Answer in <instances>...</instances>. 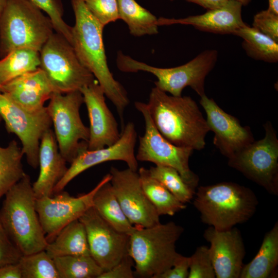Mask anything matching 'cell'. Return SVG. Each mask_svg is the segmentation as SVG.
<instances>
[{"label": "cell", "instance_id": "obj_1", "mask_svg": "<svg viewBox=\"0 0 278 278\" xmlns=\"http://www.w3.org/2000/svg\"><path fill=\"white\" fill-rule=\"evenodd\" d=\"M75 23L72 27V45L82 64L93 75L105 96L115 107L121 128L129 103L127 92L115 79L108 67L103 41V27L86 8L83 0H71Z\"/></svg>", "mask_w": 278, "mask_h": 278}, {"label": "cell", "instance_id": "obj_2", "mask_svg": "<svg viewBox=\"0 0 278 278\" xmlns=\"http://www.w3.org/2000/svg\"><path fill=\"white\" fill-rule=\"evenodd\" d=\"M153 123L172 144L200 150L210 129L196 101L190 96L168 95L153 88L147 103Z\"/></svg>", "mask_w": 278, "mask_h": 278}, {"label": "cell", "instance_id": "obj_3", "mask_svg": "<svg viewBox=\"0 0 278 278\" xmlns=\"http://www.w3.org/2000/svg\"><path fill=\"white\" fill-rule=\"evenodd\" d=\"M0 222L23 255L44 250L48 244L36 208L30 176L24 177L4 196Z\"/></svg>", "mask_w": 278, "mask_h": 278}, {"label": "cell", "instance_id": "obj_4", "mask_svg": "<svg viewBox=\"0 0 278 278\" xmlns=\"http://www.w3.org/2000/svg\"><path fill=\"white\" fill-rule=\"evenodd\" d=\"M194 196L193 205L201 221L220 231L248 221L258 204L251 189L231 182L200 186Z\"/></svg>", "mask_w": 278, "mask_h": 278}, {"label": "cell", "instance_id": "obj_5", "mask_svg": "<svg viewBox=\"0 0 278 278\" xmlns=\"http://www.w3.org/2000/svg\"><path fill=\"white\" fill-rule=\"evenodd\" d=\"M184 231L173 221L147 228L135 227L129 235L128 254L134 262V275L159 278L179 255L176 243Z\"/></svg>", "mask_w": 278, "mask_h": 278}, {"label": "cell", "instance_id": "obj_6", "mask_svg": "<svg viewBox=\"0 0 278 278\" xmlns=\"http://www.w3.org/2000/svg\"><path fill=\"white\" fill-rule=\"evenodd\" d=\"M50 18L28 0H8L0 17V58L20 48L40 51L54 33Z\"/></svg>", "mask_w": 278, "mask_h": 278}, {"label": "cell", "instance_id": "obj_7", "mask_svg": "<svg viewBox=\"0 0 278 278\" xmlns=\"http://www.w3.org/2000/svg\"><path fill=\"white\" fill-rule=\"evenodd\" d=\"M218 56L217 50H205L182 65L160 68L137 61L119 51L116 65L118 70L123 72L144 71L153 74L157 78L154 82L155 86L172 96H182L183 89L190 86L201 97L205 94V79L214 68Z\"/></svg>", "mask_w": 278, "mask_h": 278}, {"label": "cell", "instance_id": "obj_8", "mask_svg": "<svg viewBox=\"0 0 278 278\" xmlns=\"http://www.w3.org/2000/svg\"><path fill=\"white\" fill-rule=\"evenodd\" d=\"M40 59L39 67L45 73L55 92L80 91L96 80L81 62L72 45L56 32L42 46Z\"/></svg>", "mask_w": 278, "mask_h": 278}, {"label": "cell", "instance_id": "obj_9", "mask_svg": "<svg viewBox=\"0 0 278 278\" xmlns=\"http://www.w3.org/2000/svg\"><path fill=\"white\" fill-rule=\"evenodd\" d=\"M49 101L46 108L59 151L71 163L81 149L88 148L89 128L84 125L80 115L84 103L82 94L80 91L56 92Z\"/></svg>", "mask_w": 278, "mask_h": 278}, {"label": "cell", "instance_id": "obj_10", "mask_svg": "<svg viewBox=\"0 0 278 278\" xmlns=\"http://www.w3.org/2000/svg\"><path fill=\"white\" fill-rule=\"evenodd\" d=\"M265 137L254 141L228 159V165L271 194H278V140L271 123Z\"/></svg>", "mask_w": 278, "mask_h": 278}, {"label": "cell", "instance_id": "obj_11", "mask_svg": "<svg viewBox=\"0 0 278 278\" xmlns=\"http://www.w3.org/2000/svg\"><path fill=\"white\" fill-rule=\"evenodd\" d=\"M134 107L143 115L145 124V133L139 137V145L135 155L137 161L172 167L195 190L198 185L199 178L189 166V158L194 150L176 146L164 137L154 126L147 103L135 101Z\"/></svg>", "mask_w": 278, "mask_h": 278}, {"label": "cell", "instance_id": "obj_12", "mask_svg": "<svg viewBox=\"0 0 278 278\" xmlns=\"http://www.w3.org/2000/svg\"><path fill=\"white\" fill-rule=\"evenodd\" d=\"M0 115L7 131L20 139L28 164L37 168L41 138L52 125L46 107L37 111H29L0 92Z\"/></svg>", "mask_w": 278, "mask_h": 278}, {"label": "cell", "instance_id": "obj_13", "mask_svg": "<svg viewBox=\"0 0 278 278\" xmlns=\"http://www.w3.org/2000/svg\"><path fill=\"white\" fill-rule=\"evenodd\" d=\"M111 178L110 173L107 174L90 192L77 197L71 196L62 190L51 196L36 199V211L48 242L63 228L79 219L93 206L95 194Z\"/></svg>", "mask_w": 278, "mask_h": 278}, {"label": "cell", "instance_id": "obj_14", "mask_svg": "<svg viewBox=\"0 0 278 278\" xmlns=\"http://www.w3.org/2000/svg\"><path fill=\"white\" fill-rule=\"evenodd\" d=\"M136 140L135 125L129 122L123 128L119 140L113 144L94 150H89L87 147L81 149L70 163L65 175L55 186L54 194L62 191L73 179L84 171L106 162L124 161L128 168L137 171L138 163L134 152Z\"/></svg>", "mask_w": 278, "mask_h": 278}, {"label": "cell", "instance_id": "obj_15", "mask_svg": "<svg viewBox=\"0 0 278 278\" xmlns=\"http://www.w3.org/2000/svg\"><path fill=\"white\" fill-rule=\"evenodd\" d=\"M114 193L126 216L135 227L147 228L160 222V215L146 196L137 171L128 168L110 170Z\"/></svg>", "mask_w": 278, "mask_h": 278}, {"label": "cell", "instance_id": "obj_16", "mask_svg": "<svg viewBox=\"0 0 278 278\" xmlns=\"http://www.w3.org/2000/svg\"><path fill=\"white\" fill-rule=\"evenodd\" d=\"M79 220L85 229L90 255L103 271L128 254L129 235L116 230L93 207Z\"/></svg>", "mask_w": 278, "mask_h": 278}, {"label": "cell", "instance_id": "obj_17", "mask_svg": "<svg viewBox=\"0 0 278 278\" xmlns=\"http://www.w3.org/2000/svg\"><path fill=\"white\" fill-rule=\"evenodd\" d=\"M199 102L206 114L210 131L214 134L213 144L224 156L229 159L255 141L249 126H242L212 98L204 94Z\"/></svg>", "mask_w": 278, "mask_h": 278}, {"label": "cell", "instance_id": "obj_18", "mask_svg": "<svg viewBox=\"0 0 278 278\" xmlns=\"http://www.w3.org/2000/svg\"><path fill=\"white\" fill-rule=\"evenodd\" d=\"M80 91L83 97L90 120L88 149L94 150L110 146L120 136L118 124L105 100L102 88L96 80Z\"/></svg>", "mask_w": 278, "mask_h": 278}, {"label": "cell", "instance_id": "obj_19", "mask_svg": "<svg viewBox=\"0 0 278 278\" xmlns=\"http://www.w3.org/2000/svg\"><path fill=\"white\" fill-rule=\"evenodd\" d=\"M208 241L217 278H239L246 254L240 231L233 227L220 231L209 226L203 234Z\"/></svg>", "mask_w": 278, "mask_h": 278}, {"label": "cell", "instance_id": "obj_20", "mask_svg": "<svg viewBox=\"0 0 278 278\" xmlns=\"http://www.w3.org/2000/svg\"><path fill=\"white\" fill-rule=\"evenodd\" d=\"M242 4L235 0H229L223 6L207 10L201 14L181 19H158V25H189L205 32L225 34L233 33L246 23L242 19Z\"/></svg>", "mask_w": 278, "mask_h": 278}, {"label": "cell", "instance_id": "obj_21", "mask_svg": "<svg viewBox=\"0 0 278 278\" xmlns=\"http://www.w3.org/2000/svg\"><path fill=\"white\" fill-rule=\"evenodd\" d=\"M66 163L59 151L54 131L51 128L48 129L40 141V171L37 180L32 183L36 198L51 196L54 194L55 186L67 170Z\"/></svg>", "mask_w": 278, "mask_h": 278}, {"label": "cell", "instance_id": "obj_22", "mask_svg": "<svg viewBox=\"0 0 278 278\" xmlns=\"http://www.w3.org/2000/svg\"><path fill=\"white\" fill-rule=\"evenodd\" d=\"M3 88V93L20 106L31 111L44 108L45 102L55 92L40 67L14 79Z\"/></svg>", "mask_w": 278, "mask_h": 278}, {"label": "cell", "instance_id": "obj_23", "mask_svg": "<svg viewBox=\"0 0 278 278\" xmlns=\"http://www.w3.org/2000/svg\"><path fill=\"white\" fill-rule=\"evenodd\" d=\"M278 265V222L264 236L261 246L253 259L244 265L239 278H267Z\"/></svg>", "mask_w": 278, "mask_h": 278}, {"label": "cell", "instance_id": "obj_24", "mask_svg": "<svg viewBox=\"0 0 278 278\" xmlns=\"http://www.w3.org/2000/svg\"><path fill=\"white\" fill-rule=\"evenodd\" d=\"M53 258L73 255H90L83 223L76 220L63 228L45 249Z\"/></svg>", "mask_w": 278, "mask_h": 278}, {"label": "cell", "instance_id": "obj_25", "mask_svg": "<svg viewBox=\"0 0 278 278\" xmlns=\"http://www.w3.org/2000/svg\"><path fill=\"white\" fill-rule=\"evenodd\" d=\"M110 181L104 183L97 190L93 198L92 207L116 230L130 235L135 227L124 213Z\"/></svg>", "mask_w": 278, "mask_h": 278}, {"label": "cell", "instance_id": "obj_26", "mask_svg": "<svg viewBox=\"0 0 278 278\" xmlns=\"http://www.w3.org/2000/svg\"><path fill=\"white\" fill-rule=\"evenodd\" d=\"M137 172L146 196L160 216H173L186 208V204L180 201L162 183L153 178L148 169L142 167Z\"/></svg>", "mask_w": 278, "mask_h": 278}, {"label": "cell", "instance_id": "obj_27", "mask_svg": "<svg viewBox=\"0 0 278 278\" xmlns=\"http://www.w3.org/2000/svg\"><path fill=\"white\" fill-rule=\"evenodd\" d=\"M119 19L128 26L135 37L153 35L158 33V19L135 0H116Z\"/></svg>", "mask_w": 278, "mask_h": 278}, {"label": "cell", "instance_id": "obj_28", "mask_svg": "<svg viewBox=\"0 0 278 278\" xmlns=\"http://www.w3.org/2000/svg\"><path fill=\"white\" fill-rule=\"evenodd\" d=\"M232 35L242 39V48L249 57L268 63L278 61V43L247 24Z\"/></svg>", "mask_w": 278, "mask_h": 278}, {"label": "cell", "instance_id": "obj_29", "mask_svg": "<svg viewBox=\"0 0 278 278\" xmlns=\"http://www.w3.org/2000/svg\"><path fill=\"white\" fill-rule=\"evenodd\" d=\"M40 64V51L29 49H15L0 60V84L38 68Z\"/></svg>", "mask_w": 278, "mask_h": 278}, {"label": "cell", "instance_id": "obj_30", "mask_svg": "<svg viewBox=\"0 0 278 278\" xmlns=\"http://www.w3.org/2000/svg\"><path fill=\"white\" fill-rule=\"evenodd\" d=\"M24 155L15 140L6 147L0 146V199L26 173L22 163Z\"/></svg>", "mask_w": 278, "mask_h": 278}, {"label": "cell", "instance_id": "obj_31", "mask_svg": "<svg viewBox=\"0 0 278 278\" xmlns=\"http://www.w3.org/2000/svg\"><path fill=\"white\" fill-rule=\"evenodd\" d=\"M60 278H99L103 272L91 255H73L55 257Z\"/></svg>", "mask_w": 278, "mask_h": 278}, {"label": "cell", "instance_id": "obj_32", "mask_svg": "<svg viewBox=\"0 0 278 278\" xmlns=\"http://www.w3.org/2000/svg\"><path fill=\"white\" fill-rule=\"evenodd\" d=\"M150 175L162 183L173 195L183 203L190 202L195 190L191 188L175 168L163 165L151 166Z\"/></svg>", "mask_w": 278, "mask_h": 278}, {"label": "cell", "instance_id": "obj_33", "mask_svg": "<svg viewBox=\"0 0 278 278\" xmlns=\"http://www.w3.org/2000/svg\"><path fill=\"white\" fill-rule=\"evenodd\" d=\"M18 263L22 278H60L54 259L45 250L23 255Z\"/></svg>", "mask_w": 278, "mask_h": 278}, {"label": "cell", "instance_id": "obj_34", "mask_svg": "<svg viewBox=\"0 0 278 278\" xmlns=\"http://www.w3.org/2000/svg\"><path fill=\"white\" fill-rule=\"evenodd\" d=\"M44 11L51 20L54 30L64 37L72 44V26L63 19L64 7L62 0H28Z\"/></svg>", "mask_w": 278, "mask_h": 278}, {"label": "cell", "instance_id": "obj_35", "mask_svg": "<svg viewBox=\"0 0 278 278\" xmlns=\"http://www.w3.org/2000/svg\"><path fill=\"white\" fill-rule=\"evenodd\" d=\"M215 272L210 256L208 247L201 246L197 248L189 257L188 278H215Z\"/></svg>", "mask_w": 278, "mask_h": 278}, {"label": "cell", "instance_id": "obj_36", "mask_svg": "<svg viewBox=\"0 0 278 278\" xmlns=\"http://www.w3.org/2000/svg\"><path fill=\"white\" fill-rule=\"evenodd\" d=\"M91 14L103 26L119 20L116 0H83Z\"/></svg>", "mask_w": 278, "mask_h": 278}, {"label": "cell", "instance_id": "obj_37", "mask_svg": "<svg viewBox=\"0 0 278 278\" xmlns=\"http://www.w3.org/2000/svg\"><path fill=\"white\" fill-rule=\"evenodd\" d=\"M252 27L278 43V14L268 9L262 10L254 15Z\"/></svg>", "mask_w": 278, "mask_h": 278}, {"label": "cell", "instance_id": "obj_38", "mask_svg": "<svg viewBox=\"0 0 278 278\" xmlns=\"http://www.w3.org/2000/svg\"><path fill=\"white\" fill-rule=\"evenodd\" d=\"M22 255L7 234L0 222V267L18 263Z\"/></svg>", "mask_w": 278, "mask_h": 278}, {"label": "cell", "instance_id": "obj_39", "mask_svg": "<svg viewBox=\"0 0 278 278\" xmlns=\"http://www.w3.org/2000/svg\"><path fill=\"white\" fill-rule=\"evenodd\" d=\"M134 262L129 254L126 255L110 269L103 271L99 278H133Z\"/></svg>", "mask_w": 278, "mask_h": 278}, {"label": "cell", "instance_id": "obj_40", "mask_svg": "<svg viewBox=\"0 0 278 278\" xmlns=\"http://www.w3.org/2000/svg\"><path fill=\"white\" fill-rule=\"evenodd\" d=\"M189 267V257L179 254L172 266L162 273L159 278H187Z\"/></svg>", "mask_w": 278, "mask_h": 278}, {"label": "cell", "instance_id": "obj_41", "mask_svg": "<svg viewBox=\"0 0 278 278\" xmlns=\"http://www.w3.org/2000/svg\"><path fill=\"white\" fill-rule=\"evenodd\" d=\"M18 262L0 267V278H22Z\"/></svg>", "mask_w": 278, "mask_h": 278}, {"label": "cell", "instance_id": "obj_42", "mask_svg": "<svg viewBox=\"0 0 278 278\" xmlns=\"http://www.w3.org/2000/svg\"><path fill=\"white\" fill-rule=\"evenodd\" d=\"M173 1L174 0H170ZM189 3L197 4L207 10L219 8L225 5L229 0H186Z\"/></svg>", "mask_w": 278, "mask_h": 278}, {"label": "cell", "instance_id": "obj_43", "mask_svg": "<svg viewBox=\"0 0 278 278\" xmlns=\"http://www.w3.org/2000/svg\"><path fill=\"white\" fill-rule=\"evenodd\" d=\"M268 9L278 14V0H268Z\"/></svg>", "mask_w": 278, "mask_h": 278}, {"label": "cell", "instance_id": "obj_44", "mask_svg": "<svg viewBox=\"0 0 278 278\" xmlns=\"http://www.w3.org/2000/svg\"><path fill=\"white\" fill-rule=\"evenodd\" d=\"M8 0H0V17L3 12Z\"/></svg>", "mask_w": 278, "mask_h": 278}, {"label": "cell", "instance_id": "obj_45", "mask_svg": "<svg viewBox=\"0 0 278 278\" xmlns=\"http://www.w3.org/2000/svg\"><path fill=\"white\" fill-rule=\"evenodd\" d=\"M240 3L242 6H247L251 1V0H235Z\"/></svg>", "mask_w": 278, "mask_h": 278}, {"label": "cell", "instance_id": "obj_46", "mask_svg": "<svg viewBox=\"0 0 278 278\" xmlns=\"http://www.w3.org/2000/svg\"><path fill=\"white\" fill-rule=\"evenodd\" d=\"M0 92H2V93L4 92V88L1 84H0Z\"/></svg>", "mask_w": 278, "mask_h": 278}, {"label": "cell", "instance_id": "obj_47", "mask_svg": "<svg viewBox=\"0 0 278 278\" xmlns=\"http://www.w3.org/2000/svg\"><path fill=\"white\" fill-rule=\"evenodd\" d=\"M2 120H3L2 118V117H1V116L0 115V124H1Z\"/></svg>", "mask_w": 278, "mask_h": 278}]
</instances>
